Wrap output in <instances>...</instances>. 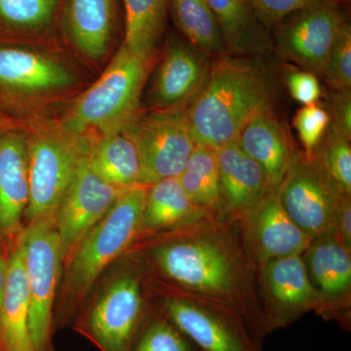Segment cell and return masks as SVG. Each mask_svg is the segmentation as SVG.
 <instances>
[{"instance_id": "cell-1", "label": "cell", "mask_w": 351, "mask_h": 351, "mask_svg": "<svg viewBox=\"0 0 351 351\" xmlns=\"http://www.w3.org/2000/svg\"><path fill=\"white\" fill-rule=\"evenodd\" d=\"M271 82L260 57L219 58L188 107L195 144L217 149L234 142L254 117L271 108Z\"/></svg>"}, {"instance_id": "cell-2", "label": "cell", "mask_w": 351, "mask_h": 351, "mask_svg": "<svg viewBox=\"0 0 351 351\" xmlns=\"http://www.w3.org/2000/svg\"><path fill=\"white\" fill-rule=\"evenodd\" d=\"M199 219L197 230L157 246L154 262L164 276L186 290L237 307L254 332L263 336L260 315L243 294L248 291V267L226 233L214 230L211 223H198Z\"/></svg>"}, {"instance_id": "cell-3", "label": "cell", "mask_w": 351, "mask_h": 351, "mask_svg": "<svg viewBox=\"0 0 351 351\" xmlns=\"http://www.w3.org/2000/svg\"><path fill=\"white\" fill-rule=\"evenodd\" d=\"M151 62L121 47L103 75L82 95L64 121V129L83 136L127 125L138 117V103Z\"/></svg>"}, {"instance_id": "cell-4", "label": "cell", "mask_w": 351, "mask_h": 351, "mask_svg": "<svg viewBox=\"0 0 351 351\" xmlns=\"http://www.w3.org/2000/svg\"><path fill=\"white\" fill-rule=\"evenodd\" d=\"M147 193L145 186L127 189L69 256L66 289L71 302L86 295L101 271L140 233Z\"/></svg>"}, {"instance_id": "cell-5", "label": "cell", "mask_w": 351, "mask_h": 351, "mask_svg": "<svg viewBox=\"0 0 351 351\" xmlns=\"http://www.w3.org/2000/svg\"><path fill=\"white\" fill-rule=\"evenodd\" d=\"M90 149L86 138L66 129H44L27 137L29 200L25 214L27 223L55 218Z\"/></svg>"}, {"instance_id": "cell-6", "label": "cell", "mask_w": 351, "mask_h": 351, "mask_svg": "<svg viewBox=\"0 0 351 351\" xmlns=\"http://www.w3.org/2000/svg\"><path fill=\"white\" fill-rule=\"evenodd\" d=\"M188 291V290H186ZM163 304L168 318L199 351H262L257 334L237 307L188 291Z\"/></svg>"}, {"instance_id": "cell-7", "label": "cell", "mask_w": 351, "mask_h": 351, "mask_svg": "<svg viewBox=\"0 0 351 351\" xmlns=\"http://www.w3.org/2000/svg\"><path fill=\"white\" fill-rule=\"evenodd\" d=\"M29 295V331L36 351H52L53 306L61 274V239L55 218L27 223L18 235Z\"/></svg>"}, {"instance_id": "cell-8", "label": "cell", "mask_w": 351, "mask_h": 351, "mask_svg": "<svg viewBox=\"0 0 351 351\" xmlns=\"http://www.w3.org/2000/svg\"><path fill=\"white\" fill-rule=\"evenodd\" d=\"M141 158V186L178 178L195 147L186 105L138 115L133 122Z\"/></svg>"}, {"instance_id": "cell-9", "label": "cell", "mask_w": 351, "mask_h": 351, "mask_svg": "<svg viewBox=\"0 0 351 351\" xmlns=\"http://www.w3.org/2000/svg\"><path fill=\"white\" fill-rule=\"evenodd\" d=\"M276 191L289 218L311 239L336 234L337 207L346 195L328 179L314 157L295 154Z\"/></svg>"}, {"instance_id": "cell-10", "label": "cell", "mask_w": 351, "mask_h": 351, "mask_svg": "<svg viewBox=\"0 0 351 351\" xmlns=\"http://www.w3.org/2000/svg\"><path fill=\"white\" fill-rule=\"evenodd\" d=\"M346 21L338 0H319L277 25V49L284 58L306 71L322 73Z\"/></svg>"}, {"instance_id": "cell-11", "label": "cell", "mask_w": 351, "mask_h": 351, "mask_svg": "<svg viewBox=\"0 0 351 351\" xmlns=\"http://www.w3.org/2000/svg\"><path fill=\"white\" fill-rule=\"evenodd\" d=\"M144 317V300L135 276L117 277L90 309L83 330L101 351H132Z\"/></svg>"}, {"instance_id": "cell-12", "label": "cell", "mask_w": 351, "mask_h": 351, "mask_svg": "<svg viewBox=\"0 0 351 351\" xmlns=\"http://www.w3.org/2000/svg\"><path fill=\"white\" fill-rule=\"evenodd\" d=\"M260 269L263 334L287 326L308 311L320 314V297L307 276L302 254L270 261Z\"/></svg>"}, {"instance_id": "cell-13", "label": "cell", "mask_w": 351, "mask_h": 351, "mask_svg": "<svg viewBox=\"0 0 351 351\" xmlns=\"http://www.w3.org/2000/svg\"><path fill=\"white\" fill-rule=\"evenodd\" d=\"M87 158L83 161L55 215L64 260L69 258L87 232L129 189L113 186L101 180L90 168Z\"/></svg>"}, {"instance_id": "cell-14", "label": "cell", "mask_w": 351, "mask_h": 351, "mask_svg": "<svg viewBox=\"0 0 351 351\" xmlns=\"http://www.w3.org/2000/svg\"><path fill=\"white\" fill-rule=\"evenodd\" d=\"M336 234L313 240L302 253L311 285L319 295L320 314L350 324L351 255Z\"/></svg>"}, {"instance_id": "cell-15", "label": "cell", "mask_w": 351, "mask_h": 351, "mask_svg": "<svg viewBox=\"0 0 351 351\" xmlns=\"http://www.w3.org/2000/svg\"><path fill=\"white\" fill-rule=\"evenodd\" d=\"M241 219L245 245L258 267L276 258L302 254L313 241L289 218L271 189Z\"/></svg>"}, {"instance_id": "cell-16", "label": "cell", "mask_w": 351, "mask_h": 351, "mask_svg": "<svg viewBox=\"0 0 351 351\" xmlns=\"http://www.w3.org/2000/svg\"><path fill=\"white\" fill-rule=\"evenodd\" d=\"M27 136L6 130L0 137V239L13 241L20 234L29 200Z\"/></svg>"}, {"instance_id": "cell-17", "label": "cell", "mask_w": 351, "mask_h": 351, "mask_svg": "<svg viewBox=\"0 0 351 351\" xmlns=\"http://www.w3.org/2000/svg\"><path fill=\"white\" fill-rule=\"evenodd\" d=\"M210 57L191 43L175 41L166 50L154 78L152 93L163 108L184 105L206 82L212 64Z\"/></svg>"}, {"instance_id": "cell-18", "label": "cell", "mask_w": 351, "mask_h": 351, "mask_svg": "<svg viewBox=\"0 0 351 351\" xmlns=\"http://www.w3.org/2000/svg\"><path fill=\"white\" fill-rule=\"evenodd\" d=\"M216 152L223 213L241 218L270 191L267 177L237 141L219 147Z\"/></svg>"}, {"instance_id": "cell-19", "label": "cell", "mask_w": 351, "mask_h": 351, "mask_svg": "<svg viewBox=\"0 0 351 351\" xmlns=\"http://www.w3.org/2000/svg\"><path fill=\"white\" fill-rule=\"evenodd\" d=\"M237 141L240 147L262 167L269 189L276 191L297 152L271 108L254 117L240 131Z\"/></svg>"}, {"instance_id": "cell-20", "label": "cell", "mask_w": 351, "mask_h": 351, "mask_svg": "<svg viewBox=\"0 0 351 351\" xmlns=\"http://www.w3.org/2000/svg\"><path fill=\"white\" fill-rule=\"evenodd\" d=\"M10 244L0 309V346L4 351H36L29 331V295L22 246L18 237Z\"/></svg>"}, {"instance_id": "cell-21", "label": "cell", "mask_w": 351, "mask_h": 351, "mask_svg": "<svg viewBox=\"0 0 351 351\" xmlns=\"http://www.w3.org/2000/svg\"><path fill=\"white\" fill-rule=\"evenodd\" d=\"M73 76L61 64L32 51L0 45V90L45 91L69 86Z\"/></svg>"}, {"instance_id": "cell-22", "label": "cell", "mask_w": 351, "mask_h": 351, "mask_svg": "<svg viewBox=\"0 0 351 351\" xmlns=\"http://www.w3.org/2000/svg\"><path fill=\"white\" fill-rule=\"evenodd\" d=\"M134 120L125 126L104 133L100 141L91 145L87 158L95 174L120 188L141 186V158L133 130Z\"/></svg>"}, {"instance_id": "cell-23", "label": "cell", "mask_w": 351, "mask_h": 351, "mask_svg": "<svg viewBox=\"0 0 351 351\" xmlns=\"http://www.w3.org/2000/svg\"><path fill=\"white\" fill-rule=\"evenodd\" d=\"M221 27L228 54L260 57L271 47L269 29L258 19L251 0H206Z\"/></svg>"}, {"instance_id": "cell-24", "label": "cell", "mask_w": 351, "mask_h": 351, "mask_svg": "<svg viewBox=\"0 0 351 351\" xmlns=\"http://www.w3.org/2000/svg\"><path fill=\"white\" fill-rule=\"evenodd\" d=\"M205 216L189 199L178 178L161 180L147 186L140 233L188 225Z\"/></svg>"}, {"instance_id": "cell-25", "label": "cell", "mask_w": 351, "mask_h": 351, "mask_svg": "<svg viewBox=\"0 0 351 351\" xmlns=\"http://www.w3.org/2000/svg\"><path fill=\"white\" fill-rule=\"evenodd\" d=\"M66 18L80 50L94 60L105 56L112 29V0H69Z\"/></svg>"}, {"instance_id": "cell-26", "label": "cell", "mask_w": 351, "mask_h": 351, "mask_svg": "<svg viewBox=\"0 0 351 351\" xmlns=\"http://www.w3.org/2000/svg\"><path fill=\"white\" fill-rule=\"evenodd\" d=\"M178 180L189 199L201 211L214 219L225 214L216 149L196 145Z\"/></svg>"}, {"instance_id": "cell-27", "label": "cell", "mask_w": 351, "mask_h": 351, "mask_svg": "<svg viewBox=\"0 0 351 351\" xmlns=\"http://www.w3.org/2000/svg\"><path fill=\"white\" fill-rule=\"evenodd\" d=\"M168 0H123L126 27L123 45L151 62L164 32Z\"/></svg>"}, {"instance_id": "cell-28", "label": "cell", "mask_w": 351, "mask_h": 351, "mask_svg": "<svg viewBox=\"0 0 351 351\" xmlns=\"http://www.w3.org/2000/svg\"><path fill=\"white\" fill-rule=\"evenodd\" d=\"M178 27L189 43L208 57L228 54L221 27L206 0H170Z\"/></svg>"}, {"instance_id": "cell-29", "label": "cell", "mask_w": 351, "mask_h": 351, "mask_svg": "<svg viewBox=\"0 0 351 351\" xmlns=\"http://www.w3.org/2000/svg\"><path fill=\"white\" fill-rule=\"evenodd\" d=\"M313 157L332 184L343 195H351L350 141L331 125L314 151Z\"/></svg>"}, {"instance_id": "cell-30", "label": "cell", "mask_w": 351, "mask_h": 351, "mask_svg": "<svg viewBox=\"0 0 351 351\" xmlns=\"http://www.w3.org/2000/svg\"><path fill=\"white\" fill-rule=\"evenodd\" d=\"M57 0H0V25L12 29H32L48 24Z\"/></svg>"}, {"instance_id": "cell-31", "label": "cell", "mask_w": 351, "mask_h": 351, "mask_svg": "<svg viewBox=\"0 0 351 351\" xmlns=\"http://www.w3.org/2000/svg\"><path fill=\"white\" fill-rule=\"evenodd\" d=\"M132 351H199L165 316L154 318L138 332Z\"/></svg>"}, {"instance_id": "cell-32", "label": "cell", "mask_w": 351, "mask_h": 351, "mask_svg": "<svg viewBox=\"0 0 351 351\" xmlns=\"http://www.w3.org/2000/svg\"><path fill=\"white\" fill-rule=\"evenodd\" d=\"M321 75L332 89H350L351 27L348 20L339 29Z\"/></svg>"}, {"instance_id": "cell-33", "label": "cell", "mask_w": 351, "mask_h": 351, "mask_svg": "<svg viewBox=\"0 0 351 351\" xmlns=\"http://www.w3.org/2000/svg\"><path fill=\"white\" fill-rule=\"evenodd\" d=\"M331 123L329 112L317 104L304 106L295 115L294 126L304 147V154L313 156Z\"/></svg>"}, {"instance_id": "cell-34", "label": "cell", "mask_w": 351, "mask_h": 351, "mask_svg": "<svg viewBox=\"0 0 351 351\" xmlns=\"http://www.w3.org/2000/svg\"><path fill=\"white\" fill-rule=\"evenodd\" d=\"M319 0H251L258 19L267 29L276 27L286 18Z\"/></svg>"}, {"instance_id": "cell-35", "label": "cell", "mask_w": 351, "mask_h": 351, "mask_svg": "<svg viewBox=\"0 0 351 351\" xmlns=\"http://www.w3.org/2000/svg\"><path fill=\"white\" fill-rule=\"evenodd\" d=\"M287 86L292 98L304 106L317 104L322 93L317 76L308 71H295L289 73Z\"/></svg>"}, {"instance_id": "cell-36", "label": "cell", "mask_w": 351, "mask_h": 351, "mask_svg": "<svg viewBox=\"0 0 351 351\" xmlns=\"http://www.w3.org/2000/svg\"><path fill=\"white\" fill-rule=\"evenodd\" d=\"M332 113H329L332 127L348 140H351L350 89L335 90L331 99Z\"/></svg>"}, {"instance_id": "cell-37", "label": "cell", "mask_w": 351, "mask_h": 351, "mask_svg": "<svg viewBox=\"0 0 351 351\" xmlns=\"http://www.w3.org/2000/svg\"><path fill=\"white\" fill-rule=\"evenodd\" d=\"M336 235L346 248L351 250V202L350 196H341L337 207Z\"/></svg>"}, {"instance_id": "cell-38", "label": "cell", "mask_w": 351, "mask_h": 351, "mask_svg": "<svg viewBox=\"0 0 351 351\" xmlns=\"http://www.w3.org/2000/svg\"><path fill=\"white\" fill-rule=\"evenodd\" d=\"M8 261L9 248H7L5 241L0 239V309L5 291Z\"/></svg>"}, {"instance_id": "cell-39", "label": "cell", "mask_w": 351, "mask_h": 351, "mask_svg": "<svg viewBox=\"0 0 351 351\" xmlns=\"http://www.w3.org/2000/svg\"><path fill=\"white\" fill-rule=\"evenodd\" d=\"M6 131L5 126H4V117L3 114H2L1 110H0V137H1L2 134Z\"/></svg>"}, {"instance_id": "cell-40", "label": "cell", "mask_w": 351, "mask_h": 351, "mask_svg": "<svg viewBox=\"0 0 351 351\" xmlns=\"http://www.w3.org/2000/svg\"><path fill=\"white\" fill-rule=\"evenodd\" d=\"M338 1H339H339H346H346H348V0H338Z\"/></svg>"}, {"instance_id": "cell-41", "label": "cell", "mask_w": 351, "mask_h": 351, "mask_svg": "<svg viewBox=\"0 0 351 351\" xmlns=\"http://www.w3.org/2000/svg\"><path fill=\"white\" fill-rule=\"evenodd\" d=\"M0 351H4L3 350H2L1 346H0Z\"/></svg>"}]
</instances>
